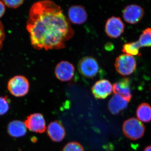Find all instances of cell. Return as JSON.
<instances>
[{"label": "cell", "mask_w": 151, "mask_h": 151, "mask_svg": "<svg viewBox=\"0 0 151 151\" xmlns=\"http://www.w3.org/2000/svg\"><path fill=\"white\" fill-rule=\"evenodd\" d=\"M31 43L38 50L60 49L74 35V30L60 6L41 1L32 6L27 24Z\"/></svg>", "instance_id": "6da1fadb"}, {"label": "cell", "mask_w": 151, "mask_h": 151, "mask_svg": "<svg viewBox=\"0 0 151 151\" xmlns=\"http://www.w3.org/2000/svg\"><path fill=\"white\" fill-rule=\"evenodd\" d=\"M114 65L116 71L120 75L127 76L134 73L137 64L134 56L123 54L116 58Z\"/></svg>", "instance_id": "7a4b0ae2"}, {"label": "cell", "mask_w": 151, "mask_h": 151, "mask_svg": "<svg viewBox=\"0 0 151 151\" xmlns=\"http://www.w3.org/2000/svg\"><path fill=\"white\" fill-rule=\"evenodd\" d=\"M123 131L127 138L136 140L143 137L145 128L142 122L136 118H132L124 122Z\"/></svg>", "instance_id": "3957f363"}, {"label": "cell", "mask_w": 151, "mask_h": 151, "mask_svg": "<svg viewBox=\"0 0 151 151\" xmlns=\"http://www.w3.org/2000/svg\"><path fill=\"white\" fill-rule=\"evenodd\" d=\"M7 88L9 92L15 97H23L29 92V82L23 76H16L10 79Z\"/></svg>", "instance_id": "277c9868"}, {"label": "cell", "mask_w": 151, "mask_h": 151, "mask_svg": "<svg viewBox=\"0 0 151 151\" xmlns=\"http://www.w3.org/2000/svg\"><path fill=\"white\" fill-rule=\"evenodd\" d=\"M78 71L84 77L92 78L97 75L99 66L96 59L92 57L83 58L78 62Z\"/></svg>", "instance_id": "5b68a950"}, {"label": "cell", "mask_w": 151, "mask_h": 151, "mask_svg": "<svg viewBox=\"0 0 151 151\" xmlns=\"http://www.w3.org/2000/svg\"><path fill=\"white\" fill-rule=\"evenodd\" d=\"M125 24L119 17H112L107 20L105 24V32L109 37H119L124 32Z\"/></svg>", "instance_id": "8992f818"}, {"label": "cell", "mask_w": 151, "mask_h": 151, "mask_svg": "<svg viewBox=\"0 0 151 151\" xmlns=\"http://www.w3.org/2000/svg\"><path fill=\"white\" fill-rule=\"evenodd\" d=\"M145 12L140 6L136 4L127 6L123 10L124 20L130 24H136L140 21L144 17Z\"/></svg>", "instance_id": "52a82bcc"}, {"label": "cell", "mask_w": 151, "mask_h": 151, "mask_svg": "<svg viewBox=\"0 0 151 151\" xmlns=\"http://www.w3.org/2000/svg\"><path fill=\"white\" fill-rule=\"evenodd\" d=\"M75 68L72 63L65 60L58 63L55 70L57 78L62 81H70L74 76Z\"/></svg>", "instance_id": "ba28073f"}, {"label": "cell", "mask_w": 151, "mask_h": 151, "mask_svg": "<svg viewBox=\"0 0 151 151\" xmlns=\"http://www.w3.org/2000/svg\"><path fill=\"white\" fill-rule=\"evenodd\" d=\"M24 124L27 128L32 132L42 133L46 130L45 120L40 113H34L28 116Z\"/></svg>", "instance_id": "9c48e42d"}, {"label": "cell", "mask_w": 151, "mask_h": 151, "mask_svg": "<svg viewBox=\"0 0 151 151\" xmlns=\"http://www.w3.org/2000/svg\"><path fill=\"white\" fill-rule=\"evenodd\" d=\"M113 91V85L108 80L105 79L97 81L92 88V94L97 99H105Z\"/></svg>", "instance_id": "30bf717a"}, {"label": "cell", "mask_w": 151, "mask_h": 151, "mask_svg": "<svg viewBox=\"0 0 151 151\" xmlns=\"http://www.w3.org/2000/svg\"><path fill=\"white\" fill-rule=\"evenodd\" d=\"M69 20L74 24H84L87 19V14L84 7L81 5L71 6L68 11Z\"/></svg>", "instance_id": "8fae6325"}, {"label": "cell", "mask_w": 151, "mask_h": 151, "mask_svg": "<svg viewBox=\"0 0 151 151\" xmlns=\"http://www.w3.org/2000/svg\"><path fill=\"white\" fill-rule=\"evenodd\" d=\"M113 91L115 94L121 95L129 102L132 98L129 78H122L120 81L114 84Z\"/></svg>", "instance_id": "7c38bea8"}, {"label": "cell", "mask_w": 151, "mask_h": 151, "mask_svg": "<svg viewBox=\"0 0 151 151\" xmlns=\"http://www.w3.org/2000/svg\"><path fill=\"white\" fill-rule=\"evenodd\" d=\"M47 134L53 142H60L65 137V132L62 124L58 121L51 122L48 125Z\"/></svg>", "instance_id": "4fadbf2b"}, {"label": "cell", "mask_w": 151, "mask_h": 151, "mask_svg": "<svg viewBox=\"0 0 151 151\" xmlns=\"http://www.w3.org/2000/svg\"><path fill=\"white\" fill-rule=\"evenodd\" d=\"M128 102L125 98L118 94H115L108 103V109L112 114H119L128 106Z\"/></svg>", "instance_id": "5bb4252c"}, {"label": "cell", "mask_w": 151, "mask_h": 151, "mask_svg": "<svg viewBox=\"0 0 151 151\" xmlns=\"http://www.w3.org/2000/svg\"><path fill=\"white\" fill-rule=\"evenodd\" d=\"M7 131L9 134L12 137H20L26 134L27 127L24 122L20 121H14L9 124Z\"/></svg>", "instance_id": "9a60e30c"}, {"label": "cell", "mask_w": 151, "mask_h": 151, "mask_svg": "<svg viewBox=\"0 0 151 151\" xmlns=\"http://www.w3.org/2000/svg\"><path fill=\"white\" fill-rule=\"evenodd\" d=\"M137 115L141 122L147 123L151 121V107L149 104L143 103L137 109Z\"/></svg>", "instance_id": "2e32d148"}, {"label": "cell", "mask_w": 151, "mask_h": 151, "mask_svg": "<svg viewBox=\"0 0 151 151\" xmlns=\"http://www.w3.org/2000/svg\"><path fill=\"white\" fill-rule=\"evenodd\" d=\"M140 48L137 41L129 42L124 45L122 51L124 52V54L132 56H140L141 53L139 52V49Z\"/></svg>", "instance_id": "e0dca14e"}, {"label": "cell", "mask_w": 151, "mask_h": 151, "mask_svg": "<svg viewBox=\"0 0 151 151\" xmlns=\"http://www.w3.org/2000/svg\"><path fill=\"white\" fill-rule=\"evenodd\" d=\"M137 42L140 47H151V28H148L143 31Z\"/></svg>", "instance_id": "ac0fdd59"}, {"label": "cell", "mask_w": 151, "mask_h": 151, "mask_svg": "<svg viewBox=\"0 0 151 151\" xmlns=\"http://www.w3.org/2000/svg\"><path fill=\"white\" fill-rule=\"evenodd\" d=\"M63 151H84V149L83 146L79 143L70 142L65 145Z\"/></svg>", "instance_id": "d6986e66"}, {"label": "cell", "mask_w": 151, "mask_h": 151, "mask_svg": "<svg viewBox=\"0 0 151 151\" xmlns=\"http://www.w3.org/2000/svg\"><path fill=\"white\" fill-rule=\"evenodd\" d=\"M9 101L8 97H0V116L4 115L9 111Z\"/></svg>", "instance_id": "ffe728a7"}, {"label": "cell", "mask_w": 151, "mask_h": 151, "mask_svg": "<svg viewBox=\"0 0 151 151\" xmlns=\"http://www.w3.org/2000/svg\"><path fill=\"white\" fill-rule=\"evenodd\" d=\"M3 3L5 5L11 8H17L21 5L24 2L22 0H14V1H7L4 0L3 1Z\"/></svg>", "instance_id": "44dd1931"}, {"label": "cell", "mask_w": 151, "mask_h": 151, "mask_svg": "<svg viewBox=\"0 0 151 151\" xmlns=\"http://www.w3.org/2000/svg\"><path fill=\"white\" fill-rule=\"evenodd\" d=\"M5 32L1 23L0 22V50L3 46V42L5 38Z\"/></svg>", "instance_id": "7402d4cb"}, {"label": "cell", "mask_w": 151, "mask_h": 151, "mask_svg": "<svg viewBox=\"0 0 151 151\" xmlns=\"http://www.w3.org/2000/svg\"><path fill=\"white\" fill-rule=\"evenodd\" d=\"M5 12V5L3 1H0V18L4 15Z\"/></svg>", "instance_id": "603a6c76"}, {"label": "cell", "mask_w": 151, "mask_h": 151, "mask_svg": "<svg viewBox=\"0 0 151 151\" xmlns=\"http://www.w3.org/2000/svg\"><path fill=\"white\" fill-rule=\"evenodd\" d=\"M144 151H151V145L147 147Z\"/></svg>", "instance_id": "cb8c5ba5"}]
</instances>
